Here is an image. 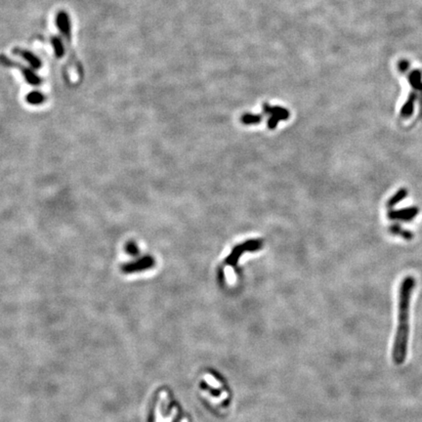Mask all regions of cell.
I'll list each match as a JSON object with an SVG mask.
<instances>
[{"label": "cell", "mask_w": 422, "mask_h": 422, "mask_svg": "<svg viewBox=\"0 0 422 422\" xmlns=\"http://www.w3.org/2000/svg\"><path fill=\"white\" fill-rule=\"evenodd\" d=\"M56 26L63 35L64 40L70 45L71 44V23L70 16L65 11H60L56 17Z\"/></svg>", "instance_id": "4"}, {"label": "cell", "mask_w": 422, "mask_h": 422, "mask_svg": "<svg viewBox=\"0 0 422 422\" xmlns=\"http://www.w3.org/2000/svg\"><path fill=\"white\" fill-rule=\"evenodd\" d=\"M404 193H405V192H404V190L400 191L397 194H395V196H394L392 199H390V201H389V205H393V204H395L396 201L401 200V199L404 196Z\"/></svg>", "instance_id": "9"}, {"label": "cell", "mask_w": 422, "mask_h": 422, "mask_svg": "<svg viewBox=\"0 0 422 422\" xmlns=\"http://www.w3.org/2000/svg\"><path fill=\"white\" fill-rule=\"evenodd\" d=\"M155 265V259L151 255H142L133 258L131 261L123 263L121 267V270L123 274H135L144 272L153 268Z\"/></svg>", "instance_id": "3"}, {"label": "cell", "mask_w": 422, "mask_h": 422, "mask_svg": "<svg viewBox=\"0 0 422 422\" xmlns=\"http://www.w3.org/2000/svg\"><path fill=\"white\" fill-rule=\"evenodd\" d=\"M13 54L23 58L26 62H28L30 64V66L35 69V70H39L42 68V62L41 60L33 52L27 50V49H23L20 47H15L13 49Z\"/></svg>", "instance_id": "5"}, {"label": "cell", "mask_w": 422, "mask_h": 422, "mask_svg": "<svg viewBox=\"0 0 422 422\" xmlns=\"http://www.w3.org/2000/svg\"><path fill=\"white\" fill-rule=\"evenodd\" d=\"M26 100L30 105L33 106H38L45 102L46 97L43 93L39 91H32L26 96Z\"/></svg>", "instance_id": "7"}, {"label": "cell", "mask_w": 422, "mask_h": 422, "mask_svg": "<svg viewBox=\"0 0 422 422\" xmlns=\"http://www.w3.org/2000/svg\"><path fill=\"white\" fill-rule=\"evenodd\" d=\"M0 65L5 68H16L20 70L21 73L25 77V80L34 86H39L42 83V79L31 69L19 64L18 62H15L5 56L4 54H0Z\"/></svg>", "instance_id": "2"}, {"label": "cell", "mask_w": 422, "mask_h": 422, "mask_svg": "<svg viewBox=\"0 0 422 422\" xmlns=\"http://www.w3.org/2000/svg\"><path fill=\"white\" fill-rule=\"evenodd\" d=\"M124 250H125V252H126L129 256H131V257H133V258L139 256V253H140V250H139V247H138L137 244H136L135 242H133V241H130V242H128V243L125 245V246H124Z\"/></svg>", "instance_id": "8"}, {"label": "cell", "mask_w": 422, "mask_h": 422, "mask_svg": "<svg viewBox=\"0 0 422 422\" xmlns=\"http://www.w3.org/2000/svg\"><path fill=\"white\" fill-rule=\"evenodd\" d=\"M414 285V280L406 277L401 283L398 299V329L393 347V361L396 365H402L406 356L408 333H409V302Z\"/></svg>", "instance_id": "1"}, {"label": "cell", "mask_w": 422, "mask_h": 422, "mask_svg": "<svg viewBox=\"0 0 422 422\" xmlns=\"http://www.w3.org/2000/svg\"><path fill=\"white\" fill-rule=\"evenodd\" d=\"M51 44H52V47H53V50H54L56 57L59 59L63 58L65 56V52H66L63 39H61L58 36H52L51 37Z\"/></svg>", "instance_id": "6"}]
</instances>
